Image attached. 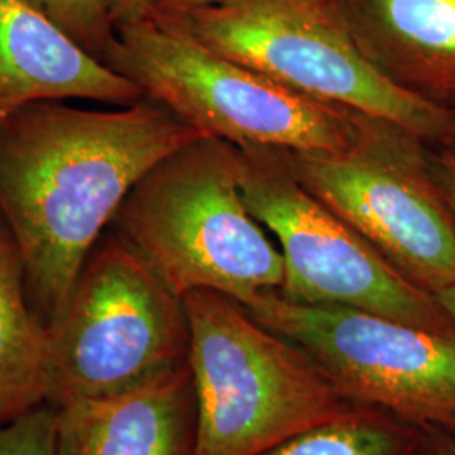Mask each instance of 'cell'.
Returning a JSON list of instances; mask_svg holds the SVG:
<instances>
[{
	"mask_svg": "<svg viewBox=\"0 0 455 455\" xmlns=\"http://www.w3.org/2000/svg\"><path fill=\"white\" fill-rule=\"evenodd\" d=\"M201 137L147 97L110 110L37 101L0 122V218L48 332L135 184Z\"/></svg>",
	"mask_w": 455,
	"mask_h": 455,
	"instance_id": "obj_1",
	"label": "cell"
},
{
	"mask_svg": "<svg viewBox=\"0 0 455 455\" xmlns=\"http://www.w3.org/2000/svg\"><path fill=\"white\" fill-rule=\"evenodd\" d=\"M180 297L212 291L243 307L283 285V259L250 212L238 147L201 137L154 165L112 223Z\"/></svg>",
	"mask_w": 455,
	"mask_h": 455,
	"instance_id": "obj_2",
	"label": "cell"
},
{
	"mask_svg": "<svg viewBox=\"0 0 455 455\" xmlns=\"http://www.w3.org/2000/svg\"><path fill=\"white\" fill-rule=\"evenodd\" d=\"M189 324L193 455H263L331 422L349 402L299 344L260 324L231 297H182Z\"/></svg>",
	"mask_w": 455,
	"mask_h": 455,
	"instance_id": "obj_3",
	"label": "cell"
},
{
	"mask_svg": "<svg viewBox=\"0 0 455 455\" xmlns=\"http://www.w3.org/2000/svg\"><path fill=\"white\" fill-rule=\"evenodd\" d=\"M103 63L204 137L233 146L338 152L358 132V112L299 95L229 60L169 14L118 26Z\"/></svg>",
	"mask_w": 455,
	"mask_h": 455,
	"instance_id": "obj_4",
	"label": "cell"
},
{
	"mask_svg": "<svg viewBox=\"0 0 455 455\" xmlns=\"http://www.w3.org/2000/svg\"><path fill=\"white\" fill-rule=\"evenodd\" d=\"M169 16L206 46L299 95L387 120L430 146L455 144L454 110L391 83L329 0H223Z\"/></svg>",
	"mask_w": 455,
	"mask_h": 455,
	"instance_id": "obj_5",
	"label": "cell"
},
{
	"mask_svg": "<svg viewBox=\"0 0 455 455\" xmlns=\"http://www.w3.org/2000/svg\"><path fill=\"white\" fill-rule=\"evenodd\" d=\"M188 353L182 297L112 229L92 250L48 332L46 403L125 393L188 363Z\"/></svg>",
	"mask_w": 455,
	"mask_h": 455,
	"instance_id": "obj_6",
	"label": "cell"
},
{
	"mask_svg": "<svg viewBox=\"0 0 455 455\" xmlns=\"http://www.w3.org/2000/svg\"><path fill=\"white\" fill-rule=\"evenodd\" d=\"M422 137L358 114L338 152L283 150L293 176L425 292L455 287V220Z\"/></svg>",
	"mask_w": 455,
	"mask_h": 455,
	"instance_id": "obj_7",
	"label": "cell"
},
{
	"mask_svg": "<svg viewBox=\"0 0 455 455\" xmlns=\"http://www.w3.org/2000/svg\"><path fill=\"white\" fill-rule=\"evenodd\" d=\"M238 152L246 204L283 259V285L276 292L299 304L364 310L455 334V323L437 297L408 282L302 186L283 150L238 147Z\"/></svg>",
	"mask_w": 455,
	"mask_h": 455,
	"instance_id": "obj_8",
	"label": "cell"
},
{
	"mask_svg": "<svg viewBox=\"0 0 455 455\" xmlns=\"http://www.w3.org/2000/svg\"><path fill=\"white\" fill-rule=\"evenodd\" d=\"M244 309L304 347L349 402L423 428L454 419L455 334L364 310L299 304L276 291Z\"/></svg>",
	"mask_w": 455,
	"mask_h": 455,
	"instance_id": "obj_9",
	"label": "cell"
},
{
	"mask_svg": "<svg viewBox=\"0 0 455 455\" xmlns=\"http://www.w3.org/2000/svg\"><path fill=\"white\" fill-rule=\"evenodd\" d=\"M142 90L92 56L29 0H0V122L37 101L129 105Z\"/></svg>",
	"mask_w": 455,
	"mask_h": 455,
	"instance_id": "obj_10",
	"label": "cell"
},
{
	"mask_svg": "<svg viewBox=\"0 0 455 455\" xmlns=\"http://www.w3.org/2000/svg\"><path fill=\"white\" fill-rule=\"evenodd\" d=\"M56 408L58 455H193L195 388L184 363L132 390Z\"/></svg>",
	"mask_w": 455,
	"mask_h": 455,
	"instance_id": "obj_11",
	"label": "cell"
},
{
	"mask_svg": "<svg viewBox=\"0 0 455 455\" xmlns=\"http://www.w3.org/2000/svg\"><path fill=\"white\" fill-rule=\"evenodd\" d=\"M391 83L455 112V0H329Z\"/></svg>",
	"mask_w": 455,
	"mask_h": 455,
	"instance_id": "obj_12",
	"label": "cell"
},
{
	"mask_svg": "<svg viewBox=\"0 0 455 455\" xmlns=\"http://www.w3.org/2000/svg\"><path fill=\"white\" fill-rule=\"evenodd\" d=\"M48 331L29 302L24 261L0 218V423L46 403Z\"/></svg>",
	"mask_w": 455,
	"mask_h": 455,
	"instance_id": "obj_13",
	"label": "cell"
},
{
	"mask_svg": "<svg viewBox=\"0 0 455 455\" xmlns=\"http://www.w3.org/2000/svg\"><path fill=\"white\" fill-rule=\"evenodd\" d=\"M413 427L381 408L356 405L263 455H415L423 440Z\"/></svg>",
	"mask_w": 455,
	"mask_h": 455,
	"instance_id": "obj_14",
	"label": "cell"
},
{
	"mask_svg": "<svg viewBox=\"0 0 455 455\" xmlns=\"http://www.w3.org/2000/svg\"><path fill=\"white\" fill-rule=\"evenodd\" d=\"M84 51L103 61L114 41L116 26L112 0H29Z\"/></svg>",
	"mask_w": 455,
	"mask_h": 455,
	"instance_id": "obj_15",
	"label": "cell"
},
{
	"mask_svg": "<svg viewBox=\"0 0 455 455\" xmlns=\"http://www.w3.org/2000/svg\"><path fill=\"white\" fill-rule=\"evenodd\" d=\"M0 455H58L56 408L43 403L0 423Z\"/></svg>",
	"mask_w": 455,
	"mask_h": 455,
	"instance_id": "obj_16",
	"label": "cell"
},
{
	"mask_svg": "<svg viewBox=\"0 0 455 455\" xmlns=\"http://www.w3.org/2000/svg\"><path fill=\"white\" fill-rule=\"evenodd\" d=\"M430 163H432L434 176L442 189V195L445 197L449 210L455 220V144L432 146Z\"/></svg>",
	"mask_w": 455,
	"mask_h": 455,
	"instance_id": "obj_17",
	"label": "cell"
},
{
	"mask_svg": "<svg viewBox=\"0 0 455 455\" xmlns=\"http://www.w3.org/2000/svg\"><path fill=\"white\" fill-rule=\"evenodd\" d=\"M150 0H112L115 26L131 24L148 14Z\"/></svg>",
	"mask_w": 455,
	"mask_h": 455,
	"instance_id": "obj_18",
	"label": "cell"
},
{
	"mask_svg": "<svg viewBox=\"0 0 455 455\" xmlns=\"http://www.w3.org/2000/svg\"><path fill=\"white\" fill-rule=\"evenodd\" d=\"M428 435L425 439V454L455 455V435L442 427H427Z\"/></svg>",
	"mask_w": 455,
	"mask_h": 455,
	"instance_id": "obj_19",
	"label": "cell"
},
{
	"mask_svg": "<svg viewBox=\"0 0 455 455\" xmlns=\"http://www.w3.org/2000/svg\"><path fill=\"white\" fill-rule=\"evenodd\" d=\"M220 2H223V0H150L148 12L180 14V12H188V11L214 5Z\"/></svg>",
	"mask_w": 455,
	"mask_h": 455,
	"instance_id": "obj_20",
	"label": "cell"
},
{
	"mask_svg": "<svg viewBox=\"0 0 455 455\" xmlns=\"http://www.w3.org/2000/svg\"><path fill=\"white\" fill-rule=\"evenodd\" d=\"M435 297H437L440 306L443 307V310L451 315V319L455 323V287H451L447 291H442Z\"/></svg>",
	"mask_w": 455,
	"mask_h": 455,
	"instance_id": "obj_21",
	"label": "cell"
},
{
	"mask_svg": "<svg viewBox=\"0 0 455 455\" xmlns=\"http://www.w3.org/2000/svg\"><path fill=\"white\" fill-rule=\"evenodd\" d=\"M440 427H442V428H445V430H449V432H452L455 435V417L454 419H449L447 422L442 423Z\"/></svg>",
	"mask_w": 455,
	"mask_h": 455,
	"instance_id": "obj_22",
	"label": "cell"
}]
</instances>
